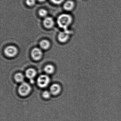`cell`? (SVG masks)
Here are the masks:
<instances>
[{
	"label": "cell",
	"mask_w": 121,
	"mask_h": 121,
	"mask_svg": "<svg viewBox=\"0 0 121 121\" xmlns=\"http://www.w3.org/2000/svg\"><path fill=\"white\" fill-rule=\"evenodd\" d=\"M70 34V31L68 30H64V31L60 32L58 36L59 41L61 43H64L67 41L69 38Z\"/></svg>",
	"instance_id": "cell-5"
},
{
	"label": "cell",
	"mask_w": 121,
	"mask_h": 121,
	"mask_svg": "<svg viewBox=\"0 0 121 121\" xmlns=\"http://www.w3.org/2000/svg\"><path fill=\"white\" fill-rule=\"evenodd\" d=\"M50 81V79L46 75H41L38 78L37 84L38 85L42 88L45 87L48 85Z\"/></svg>",
	"instance_id": "cell-3"
},
{
	"label": "cell",
	"mask_w": 121,
	"mask_h": 121,
	"mask_svg": "<svg viewBox=\"0 0 121 121\" xmlns=\"http://www.w3.org/2000/svg\"><path fill=\"white\" fill-rule=\"evenodd\" d=\"M4 53L7 56L13 57L17 55V49L15 47L10 46L5 48Z\"/></svg>",
	"instance_id": "cell-4"
},
{
	"label": "cell",
	"mask_w": 121,
	"mask_h": 121,
	"mask_svg": "<svg viewBox=\"0 0 121 121\" xmlns=\"http://www.w3.org/2000/svg\"><path fill=\"white\" fill-rule=\"evenodd\" d=\"M15 79L17 82H22L24 79V76L21 73H17L15 75Z\"/></svg>",
	"instance_id": "cell-13"
},
{
	"label": "cell",
	"mask_w": 121,
	"mask_h": 121,
	"mask_svg": "<svg viewBox=\"0 0 121 121\" xmlns=\"http://www.w3.org/2000/svg\"><path fill=\"white\" fill-rule=\"evenodd\" d=\"M61 90V87L59 85L54 84L51 86L50 88L51 92L53 95H56L58 94Z\"/></svg>",
	"instance_id": "cell-9"
},
{
	"label": "cell",
	"mask_w": 121,
	"mask_h": 121,
	"mask_svg": "<svg viewBox=\"0 0 121 121\" xmlns=\"http://www.w3.org/2000/svg\"><path fill=\"white\" fill-rule=\"evenodd\" d=\"M42 53L41 49L35 48L32 51L31 56L33 59L36 60H39L41 58Z\"/></svg>",
	"instance_id": "cell-6"
},
{
	"label": "cell",
	"mask_w": 121,
	"mask_h": 121,
	"mask_svg": "<svg viewBox=\"0 0 121 121\" xmlns=\"http://www.w3.org/2000/svg\"><path fill=\"white\" fill-rule=\"evenodd\" d=\"M36 75V70L33 69H29L27 70L26 71V76L28 78L30 79V80H33Z\"/></svg>",
	"instance_id": "cell-8"
},
{
	"label": "cell",
	"mask_w": 121,
	"mask_h": 121,
	"mask_svg": "<svg viewBox=\"0 0 121 121\" xmlns=\"http://www.w3.org/2000/svg\"><path fill=\"white\" fill-rule=\"evenodd\" d=\"M38 1H39V2H42L44 1L45 0H38Z\"/></svg>",
	"instance_id": "cell-18"
},
{
	"label": "cell",
	"mask_w": 121,
	"mask_h": 121,
	"mask_svg": "<svg viewBox=\"0 0 121 121\" xmlns=\"http://www.w3.org/2000/svg\"><path fill=\"white\" fill-rule=\"evenodd\" d=\"M71 21L72 17L70 15L68 14H63L58 17L57 23L60 28L66 30H68L67 28L71 23Z\"/></svg>",
	"instance_id": "cell-1"
},
{
	"label": "cell",
	"mask_w": 121,
	"mask_h": 121,
	"mask_svg": "<svg viewBox=\"0 0 121 121\" xmlns=\"http://www.w3.org/2000/svg\"><path fill=\"white\" fill-rule=\"evenodd\" d=\"M74 3L73 1L68 0L64 5V8L66 10L68 11L72 10L74 7Z\"/></svg>",
	"instance_id": "cell-10"
},
{
	"label": "cell",
	"mask_w": 121,
	"mask_h": 121,
	"mask_svg": "<svg viewBox=\"0 0 121 121\" xmlns=\"http://www.w3.org/2000/svg\"><path fill=\"white\" fill-rule=\"evenodd\" d=\"M39 15L41 17H45L47 14V12L44 9H41L39 12Z\"/></svg>",
	"instance_id": "cell-14"
},
{
	"label": "cell",
	"mask_w": 121,
	"mask_h": 121,
	"mask_svg": "<svg viewBox=\"0 0 121 121\" xmlns=\"http://www.w3.org/2000/svg\"><path fill=\"white\" fill-rule=\"evenodd\" d=\"M51 0L53 3L58 4L62 3L64 0Z\"/></svg>",
	"instance_id": "cell-17"
},
{
	"label": "cell",
	"mask_w": 121,
	"mask_h": 121,
	"mask_svg": "<svg viewBox=\"0 0 121 121\" xmlns=\"http://www.w3.org/2000/svg\"><path fill=\"white\" fill-rule=\"evenodd\" d=\"M50 45L49 42L46 39L42 40L40 42V46L43 49H48L49 48Z\"/></svg>",
	"instance_id": "cell-11"
},
{
	"label": "cell",
	"mask_w": 121,
	"mask_h": 121,
	"mask_svg": "<svg viewBox=\"0 0 121 121\" xmlns=\"http://www.w3.org/2000/svg\"><path fill=\"white\" fill-rule=\"evenodd\" d=\"M51 93L48 91H45L43 92V96L44 98H48L50 97Z\"/></svg>",
	"instance_id": "cell-16"
},
{
	"label": "cell",
	"mask_w": 121,
	"mask_h": 121,
	"mask_svg": "<svg viewBox=\"0 0 121 121\" xmlns=\"http://www.w3.org/2000/svg\"><path fill=\"white\" fill-rule=\"evenodd\" d=\"M44 70L48 74H51L54 71V68L52 65H47L45 67Z\"/></svg>",
	"instance_id": "cell-12"
},
{
	"label": "cell",
	"mask_w": 121,
	"mask_h": 121,
	"mask_svg": "<svg viewBox=\"0 0 121 121\" xmlns=\"http://www.w3.org/2000/svg\"><path fill=\"white\" fill-rule=\"evenodd\" d=\"M31 86L26 82H23L21 84L19 88V92L22 96H26L30 92Z\"/></svg>",
	"instance_id": "cell-2"
},
{
	"label": "cell",
	"mask_w": 121,
	"mask_h": 121,
	"mask_svg": "<svg viewBox=\"0 0 121 121\" xmlns=\"http://www.w3.org/2000/svg\"><path fill=\"white\" fill-rule=\"evenodd\" d=\"M54 24L53 20L51 17H47L43 21V24L46 28L49 29L51 28Z\"/></svg>",
	"instance_id": "cell-7"
},
{
	"label": "cell",
	"mask_w": 121,
	"mask_h": 121,
	"mask_svg": "<svg viewBox=\"0 0 121 121\" xmlns=\"http://www.w3.org/2000/svg\"><path fill=\"white\" fill-rule=\"evenodd\" d=\"M26 3L28 6H33L35 4V0H26Z\"/></svg>",
	"instance_id": "cell-15"
}]
</instances>
